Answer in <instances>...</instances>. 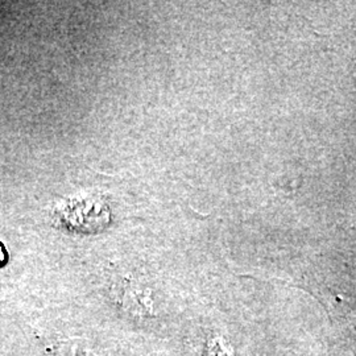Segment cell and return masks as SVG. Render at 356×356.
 I'll return each mask as SVG.
<instances>
[{"label": "cell", "instance_id": "6da1fadb", "mask_svg": "<svg viewBox=\"0 0 356 356\" xmlns=\"http://www.w3.org/2000/svg\"><path fill=\"white\" fill-rule=\"evenodd\" d=\"M57 222L70 232L97 234L111 223V210L98 195L72 198L54 210Z\"/></svg>", "mask_w": 356, "mask_h": 356}, {"label": "cell", "instance_id": "7a4b0ae2", "mask_svg": "<svg viewBox=\"0 0 356 356\" xmlns=\"http://www.w3.org/2000/svg\"><path fill=\"white\" fill-rule=\"evenodd\" d=\"M8 261V252L6 250V247L3 245V243L0 242V267L6 266Z\"/></svg>", "mask_w": 356, "mask_h": 356}]
</instances>
